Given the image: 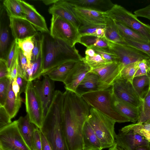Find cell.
<instances>
[{
	"mask_svg": "<svg viewBox=\"0 0 150 150\" xmlns=\"http://www.w3.org/2000/svg\"><path fill=\"white\" fill-rule=\"evenodd\" d=\"M64 94L62 128L68 149L82 150V128L90 106L74 92L66 90Z\"/></svg>",
	"mask_w": 150,
	"mask_h": 150,
	"instance_id": "cell-1",
	"label": "cell"
},
{
	"mask_svg": "<svg viewBox=\"0 0 150 150\" xmlns=\"http://www.w3.org/2000/svg\"><path fill=\"white\" fill-rule=\"evenodd\" d=\"M64 93L55 91L52 102L40 129L45 135L52 150H69L62 128Z\"/></svg>",
	"mask_w": 150,
	"mask_h": 150,
	"instance_id": "cell-2",
	"label": "cell"
},
{
	"mask_svg": "<svg viewBox=\"0 0 150 150\" xmlns=\"http://www.w3.org/2000/svg\"><path fill=\"white\" fill-rule=\"evenodd\" d=\"M43 52V76L66 62L82 61V57L75 46L71 47L65 42L54 39L50 36H44Z\"/></svg>",
	"mask_w": 150,
	"mask_h": 150,
	"instance_id": "cell-3",
	"label": "cell"
},
{
	"mask_svg": "<svg viewBox=\"0 0 150 150\" xmlns=\"http://www.w3.org/2000/svg\"><path fill=\"white\" fill-rule=\"evenodd\" d=\"M113 92L112 86L105 89L87 93L81 97L90 106L111 118L116 122H129L120 113L113 103Z\"/></svg>",
	"mask_w": 150,
	"mask_h": 150,
	"instance_id": "cell-4",
	"label": "cell"
},
{
	"mask_svg": "<svg viewBox=\"0 0 150 150\" xmlns=\"http://www.w3.org/2000/svg\"><path fill=\"white\" fill-rule=\"evenodd\" d=\"M87 120L99 139L103 149L109 148L115 143L114 120L93 107L90 108Z\"/></svg>",
	"mask_w": 150,
	"mask_h": 150,
	"instance_id": "cell-5",
	"label": "cell"
},
{
	"mask_svg": "<svg viewBox=\"0 0 150 150\" xmlns=\"http://www.w3.org/2000/svg\"><path fill=\"white\" fill-rule=\"evenodd\" d=\"M105 15L140 33L150 42V25L142 22L135 14L123 7L114 4L112 8L105 13Z\"/></svg>",
	"mask_w": 150,
	"mask_h": 150,
	"instance_id": "cell-6",
	"label": "cell"
},
{
	"mask_svg": "<svg viewBox=\"0 0 150 150\" xmlns=\"http://www.w3.org/2000/svg\"><path fill=\"white\" fill-rule=\"evenodd\" d=\"M50 36L55 39L62 40L71 47L78 43V30L73 25L60 17L52 15L50 31Z\"/></svg>",
	"mask_w": 150,
	"mask_h": 150,
	"instance_id": "cell-7",
	"label": "cell"
},
{
	"mask_svg": "<svg viewBox=\"0 0 150 150\" xmlns=\"http://www.w3.org/2000/svg\"><path fill=\"white\" fill-rule=\"evenodd\" d=\"M25 93L26 110L30 120L35 126L40 129L45 116L43 108L32 81H28Z\"/></svg>",
	"mask_w": 150,
	"mask_h": 150,
	"instance_id": "cell-8",
	"label": "cell"
},
{
	"mask_svg": "<svg viewBox=\"0 0 150 150\" xmlns=\"http://www.w3.org/2000/svg\"><path fill=\"white\" fill-rule=\"evenodd\" d=\"M0 147L9 150H30L20 132L17 120L0 129Z\"/></svg>",
	"mask_w": 150,
	"mask_h": 150,
	"instance_id": "cell-9",
	"label": "cell"
},
{
	"mask_svg": "<svg viewBox=\"0 0 150 150\" xmlns=\"http://www.w3.org/2000/svg\"><path fill=\"white\" fill-rule=\"evenodd\" d=\"M112 87L113 93L117 98L132 106L139 108L142 99L135 91L132 82L120 76L115 81Z\"/></svg>",
	"mask_w": 150,
	"mask_h": 150,
	"instance_id": "cell-10",
	"label": "cell"
},
{
	"mask_svg": "<svg viewBox=\"0 0 150 150\" xmlns=\"http://www.w3.org/2000/svg\"><path fill=\"white\" fill-rule=\"evenodd\" d=\"M108 43L109 49L119 58V64L121 70L124 66L128 64L149 58L148 55L144 52L129 45H121L109 41Z\"/></svg>",
	"mask_w": 150,
	"mask_h": 150,
	"instance_id": "cell-11",
	"label": "cell"
},
{
	"mask_svg": "<svg viewBox=\"0 0 150 150\" xmlns=\"http://www.w3.org/2000/svg\"><path fill=\"white\" fill-rule=\"evenodd\" d=\"M43 76L42 80L37 79L32 82L42 102L45 116L52 102L55 91L54 81L47 75Z\"/></svg>",
	"mask_w": 150,
	"mask_h": 150,
	"instance_id": "cell-12",
	"label": "cell"
},
{
	"mask_svg": "<svg viewBox=\"0 0 150 150\" xmlns=\"http://www.w3.org/2000/svg\"><path fill=\"white\" fill-rule=\"evenodd\" d=\"M115 142L118 146L126 150H133L138 147L149 144L144 137L132 131L122 128L116 134Z\"/></svg>",
	"mask_w": 150,
	"mask_h": 150,
	"instance_id": "cell-13",
	"label": "cell"
},
{
	"mask_svg": "<svg viewBox=\"0 0 150 150\" xmlns=\"http://www.w3.org/2000/svg\"><path fill=\"white\" fill-rule=\"evenodd\" d=\"M121 69L119 64L112 63L95 69H91L98 76L101 90L112 86L120 76Z\"/></svg>",
	"mask_w": 150,
	"mask_h": 150,
	"instance_id": "cell-14",
	"label": "cell"
},
{
	"mask_svg": "<svg viewBox=\"0 0 150 150\" xmlns=\"http://www.w3.org/2000/svg\"><path fill=\"white\" fill-rule=\"evenodd\" d=\"M10 27L15 40L24 39L38 34L37 30L25 19L9 17Z\"/></svg>",
	"mask_w": 150,
	"mask_h": 150,
	"instance_id": "cell-15",
	"label": "cell"
},
{
	"mask_svg": "<svg viewBox=\"0 0 150 150\" xmlns=\"http://www.w3.org/2000/svg\"><path fill=\"white\" fill-rule=\"evenodd\" d=\"M48 12L52 15H56L69 22L78 30L81 26L72 5L66 0H57L50 7Z\"/></svg>",
	"mask_w": 150,
	"mask_h": 150,
	"instance_id": "cell-16",
	"label": "cell"
},
{
	"mask_svg": "<svg viewBox=\"0 0 150 150\" xmlns=\"http://www.w3.org/2000/svg\"><path fill=\"white\" fill-rule=\"evenodd\" d=\"M72 6L81 23L80 26L92 24H105V13Z\"/></svg>",
	"mask_w": 150,
	"mask_h": 150,
	"instance_id": "cell-17",
	"label": "cell"
},
{
	"mask_svg": "<svg viewBox=\"0 0 150 150\" xmlns=\"http://www.w3.org/2000/svg\"><path fill=\"white\" fill-rule=\"evenodd\" d=\"M91 69L87 64L81 61L71 71L64 83L66 90L75 93L78 86Z\"/></svg>",
	"mask_w": 150,
	"mask_h": 150,
	"instance_id": "cell-18",
	"label": "cell"
},
{
	"mask_svg": "<svg viewBox=\"0 0 150 150\" xmlns=\"http://www.w3.org/2000/svg\"><path fill=\"white\" fill-rule=\"evenodd\" d=\"M19 1L23 9L25 19L31 23L38 31L42 33H49L50 31L45 18L34 6L23 1Z\"/></svg>",
	"mask_w": 150,
	"mask_h": 150,
	"instance_id": "cell-19",
	"label": "cell"
},
{
	"mask_svg": "<svg viewBox=\"0 0 150 150\" xmlns=\"http://www.w3.org/2000/svg\"><path fill=\"white\" fill-rule=\"evenodd\" d=\"M72 6L106 13L114 4L110 0H66Z\"/></svg>",
	"mask_w": 150,
	"mask_h": 150,
	"instance_id": "cell-20",
	"label": "cell"
},
{
	"mask_svg": "<svg viewBox=\"0 0 150 150\" xmlns=\"http://www.w3.org/2000/svg\"><path fill=\"white\" fill-rule=\"evenodd\" d=\"M82 150H102L101 143L87 120L82 128Z\"/></svg>",
	"mask_w": 150,
	"mask_h": 150,
	"instance_id": "cell-21",
	"label": "cell"
},
{
	"mask_svg": "<svg viewBox=\"0 0 150 150\" xmlns=\"http://www.w3.org/2000/svg\"><path fill=\"white\" fill-rule=\"evenodd\" d=\"M81 61L70 60L50 70L44 75H47L54 81L64 83L71 71Z\"/></svg>",
	"mask_w": 150,
	"mask_h": 150,
	"instance_id": "cell-22",
	"label": "cell"
},
{
	"mask_svg": "<svg viewBox=\"0 0 150 150\" xmlns=\"http://www.w3.org/2000/svg\"><path fill=\"white\" fill-rule=\"evenodd\" d=\"M100 90L101 89L98 76L90 71L78 86L75 93L81 96L83 94Z\"/></svg>",
	"mask_w": 150,
	"mask_h": 150,
	"instance_id": "cell-23",
	"label": "cell"
},
{
	"mask_svg": "<svg viewBox=\"0 0 150 150\" xmlns=\"http://www.w3.org/2000/svg\"><path fill=\"white\" fill-rule=\"evenodd\" d=\"M113 104L116 109L122 115L128 119L129 122H137L139 117V108L131 105L117 98L113 94Z\"/></svg>",
	"mask_w": 150,
	"mask_h": 150,
	"instance_id": "cell-24",
	"label": "cell"
},
{
	"mask_svg": "<svg viewBox=\"0 0 150 150\" xmlns=\"http://www.w3.org/2000/svg\"><path fill=\"white\" fill-rule=\"evenodd\" d=\"M17 120L20 132L24 141L30 150H34L33 138L35 125L30 122L27 114L21 116Z\"/></svg>",
	"mask_w": 150,
	"mask_h": 150,
	"instance_id": "cell-25",
	"label": "cell"
},
{
	"mask_svg": "<svg viewBox=\"0 0 150 150\" xmlns=\"http://www.w3.org/2000/svg\"><path fill=\"white\" fill-rule=\"evenodd\" d=\"M3 9L1 10L0 23V59L6 60L8 52L10 38L7 25L5 24Z\"/></svg>",
	"mask_w": 150,
	"mask_h": 150,
	"instance_id": "cell-26",
	"label": "cell"
},
{
	"mask_svg": "<svg viewBox=\"0 0 150 150\" xmlns=\"http://www.w3.org/2000/svg\"><path fill=\"white\" fill-rule=\"evenodd\" d=\"M105 38L116 44L128 45L120 35L115 21L109 17H106L105 19Z\"/></svg>",
	"mask_w": 150,
	"mask_h": 150,
	"instance_id": "cell-27",
	"label": "cell"
},
{
	"mask_svg": "<svg viewBox=\"0 0 150 150\" xmlns=\"http://www.w3.org/2000/svg\"><path fill=\"white\" fill-rule=\"evenodd\" d=\"M11 81L10 84L9 91L4 107L11 119L14 117L21 107L23 99L20 96L16 97L13 91Z\"/></svg>",
	"mask_w": 150,
	"mask_h": 150,
	"instance_id": "cell-28",
	"label": "cell"
},
{
	"mask_svg": "<svg viewBox=\"0 0 150 150\" xmlns=\"http://www.w3.org/2000/svg\"><path fill=\"white\" fill-rule=\"evenodd\" d=\"M114 21L120 35L124 40H129L140 43L149 42L147 38L140 33L119 22Z\"/></svg>",
	"mask_w": 150,
	"mask_h": 150,
	"instance_id": "cell-29",
	"label": "cell"
},
{
	"mask_svg": "<svg viewBox=\"0 0 150 150\" xmlns=\"http://www.w3.org/2000/svg\"><path fill=\"white\" fill-rule=\"evenodd\" d=\"M3 4L9 17L25 19L24 11L19 0H5Z\"/></svg>",
	"mask_w": 150,
	"mask_h": 150,
	"instance_id": "cell-30",
	"label": "cell"
},
{
	"mask_svg": "<svg viewBox=\"0 0 150 150\" xmlns=\"http://www.w3.org/2000/svg\"><path fill=\"white\" fill-rule=\"evenodd\" d=\"M108 41L104 38L92 35H84L79 37L78 43L87 48H108Z\"/></svg>",
	"mask_w": 150,
	"mask_h": 150,
	"instance_id": "cell-31",
	"label": "cell"
},
{
	"mask_svg": "<svg viewBox=\"0 0 150 150\" xmlns=\"http://www.w3.org/2000/svg\"><path fill=\"white\" fill-rule=\"evenodd\" d=\"M132 83L135 91L141 99L148 93L150 88V80L149 75L134 77Z\"/></svg>",
	"mask_w": 150,
	"mask_h": 150,
	"instance_id": "cell-32",
	"label": "cell"
},
{
	"mask_svg": "<svg viewBox=\"0 0 150 150\" xmlns=\"http://www.w3.org/2000/svg\"><path fill=\"white\" fill-rule=\"evenodd\" d=\"M139 110V117L137 123L150 124V88L146 95L142 99Z\"/></svg>",
	"mask_w": 150,
	"mask_h": 150,
	"instance_id": "cell-33",
	"label": "cell"
},
{
	"mask_svg": "<svg viewBox=\"0 0 150 150\" xmlns=\"http://www.w3.org/2000/svg\"><path fill=\"white\" fill-rule=\"evenodd\" d=\"M44 36L43 35L40 52L37 59L32 63V74L31 81L38 79L42 76L43 58V46Z\"/></svg>",
	"mask_w": 150,
	"mask_h": 150,
	"instance_id": "cell-34",
	"label": "cell"
},
{
	"mask_svg": "<svg viewBox=\"0 0 150 150\" xmlns=\"http://www.w3.org/2000/svg\"><path fill=\"white\" fill-rule=\"evenodd\" d=\"M125 130H131L144 137L150 142V124H132L122 128Z\"/></svg>",
	"mask_w": 150,
	"mask_h": 150,
	"instance_id": "cell-35",
	"label": "cell"
},
{
	"mask_svg": "<svg viewBox=\"0 0 150 150\" xmlns=\"http://www.w3.org/2000/svg\"><path fill=\"white\" fill-rule=\"evenodd\" d=\"M33 37L22 40H15L19 48L22 50L24 55L26 58L28 64L31 63L32 52L34 47Z\"/></svg>",
	"mask_w": 150,
	"mask_h": 150,
	"instance_id": "cell-36",
	"label": "cell"
},
{
	"mask_svg": "<svg viewBox=\"0 0 150 150\" xmlns=\"http://www.w3.org/2000/svg\"><path fill=\"white\" fill-rule=\"evenodd\" d=\"M82 61L87 64L91 69L98 68L111 63L105 61L100 55L96 53L95 55L92 57L85 56L84 57H82Z\"/></svg>",
	"mask_w": 150,
	"mask_h": 150,
	"instance_id": "cell-37",
	"label": "cell"
},
{
	"mask_svg": "<svg viewBox=\"0 0 150 150\" xmlns=\"http://www.w3.org/2000/svg\"><path fill=\"white\" fill-rule=\"evenodd\" d=\"M19 49V48L17 42L14 40L11 43L6 59L9 72L18 58Z\"/></svg>",
	"mask_w": 150,
	"mask_h": 150,
	"instance_id": "cell-38",
	"label": "cell"
},
{
	"mask_svg": "<svg viewBox=\"0 0 150 150\" xmlns=\"http://www.w3.org/2000/svg\"><path fill=\"white\" fill-rule=\"evenodd\" d=\"M139 62L130 63L124 66L120 71V77L132 82L138 69Z\"/></svg>",
	"mask_w": 150,
	"mask_h": 150,
	"instance_id": "cell-39",
	"label": "cell"
},
{
	"mask_svg": "<svg viewBox=\"0 0 150 150\" xmlns=\"http://www.w3.org/2000/svg\"><path fill=\"white\" fill-rule=\"evenodd\" d=\"M93 48L96 52L100 55L105 61L109 63L114 62L119 63L118 57L108 48Z\"/></svg>",
	"mask_w": 150,
	"mask_h": 150,
	"instance_id": "cell-40",
	"label": "cell"
},
{
	"mask_svg": "<svg viewBox=\"0 0 150 150\" xmlns=\"http://www.w3.org/2000/svg\"><path fill=\"white\" fill-rule=\"evenodd\" d=\"M11 81L8 77L0 79V106L4 105Z\"/></svg>",
	"mask_w": 150,
	"mask_h": 150,
	"instance_id": "cell-41",
	"label": "cell"
},
{
	"mask_svg": "<svg viewBox=\"0 0 150 150\" xmlns=\"http://www.w3.org/2000/svg\"><path fill=\"white\" fill-rule=\"evenodd\" d=\"M105 25L92 24L80 26L78 29L79 36L84 35H92L96 36L98 28Z\"/></svg>",
	"mask_w": 150,
	"mask_h": 150,
	"instance_id": "cell-42",
	"label": "cell"
},
{
	"mask_svg": "<svg viewBox=\"0 0 150 150\" xmlns=\"http://www.w3.org/2000/svg\"><path fill=\"white\" fill-rule=\"evenodd\" d=\"M150 72V59H145L139 61L138 69L134 77L148 75Z\"/></svg>",
	"mask_w": 150,
	"mask_h": 150,
	"instance_id": "cell-43",
	"label": "cell"
},
{
	"mask_svg": "<svg viewBox=\"0 0 150 150\" xmlns=\"http://www.w3.org/2000/svg\"><path fill=\"white\" fill-rule=\"evenodd\" d=\"M38 35L33 37L34 47L32 52L31 62H34L37 59L40 52L43 35H42L40 37L37 38Z\"/></svg>",
	"mask_w": 150,
	"mask_h": 150,
	"instance_id": "cell-44",
	"label": "cell"
},
{
	"mask_svg": "<svg viewBox=\"0 0 150 150\" xmlns=\"http://www.w3.org/2000/svg\"><path fill=\"white\" fill-rule=\"evenodd\" d=\"M128 45L137 48L146 54L150 58V42L140 43L132 40H124Z\"/></svg>",
	"mask_w": 150,
	"mask_h": 150,
	"instance_id": "cell-45",
	"label": "cell"
},
{
	"mask_svg": "<svg viewBox=\"0 0 150 150\" xmlns=\"http://www.w3.org/2000/svg\"><path fill=\"white\" fill-rule=\"evenodd\" d=\"M10 115L3 106H0V129L12 122Z\"/></svg>",
	"mask_w": 150,
	"mask_h": 150,
	"instance_id": "cell-46",
	"label": "cell"
},
{
	"mask_svg": "<svg viewBox=\"0 0 150 150\" xmlns=\"http://www.w3.org/2000/svg\"><path fill=\"white\" fill-rule=\"evenodd\" d=\"M18 65L21 72L25 79V71L28 65L27 59L24 55L22 50L19 48L18 58Z\"/></svg>",
	"mask_w": 150,
	"mask_h": 150,
	"instance_id": "cell-47",
	"label": "cell"
},
{
	"mask_svg": "<svg viewBox=\"0 0 150 150\" xmlns=\"http://www.w3.org/2000/svg\"><path fill=\"white\" fill-rule=\"evenodd\" d=\"M134 13L137 17L144 18L150 21V4L136 10Z\"/></svg>",
	"mask_w": 150,
	"mask_h": 150,
	"instance_id": "cell-48",
	"label": "cell"
},
{
	"mask_svg": "<svg viewBox=\"0 0 150 150\" xmlns=\"http://www.w3.org/2000/svg\"><path fill=\"white\" fill-rule=\"evenodd\" d=\"M9 73L6 60L0 59V79L8 78Z\"/></svg>",
	"mask_w": 150,
	"mask_h": 150,
	"instance_id": "cell-49",
	"label": "cell"
},
{
	"mask_svg": "<svg viewBox=\"0 0 150 150\" xmlns=\"http://www.w3.org/2000/svg\"><path fill=\"white\" fill-rule=\"evenodd\" d=\"M16 79L20 88V94L23 92L25 93L28 81L18 74Z\"/></svg>",
	"mask_w": 150,
	"mask_h": 150,
	"instance_id": "cell-50",
	"label": "cell"
},
{
	"mask_svg": "<svg viewBox=\"0 0 150 150\" xmlns=\"http://www.w3.org/2000/svg\"><path fill=\"white\" fill-rule=\"evenodd\" d=\"M41 141L42 150H52L44 134L40 129Z\"/></svg>",
	"mask_w": 150,
	"mask_h": 150,
	"instance_id": "cell-51",
	"label": "cell"
},
{
	"mask_svg": "<svg viewBox=\"0 0 150 150\" xmlns=\"http://www.w3.org/2000/svg\"><path fill=\"white\" fill-rule=\"evenodd\" d=\"M18 58L13 66L9 72L8 78L12 81L16 78L17 75Z\"/></svg>",
	"mask_w": 150,
	"mask_h": 150,
	"instance_id": "cell-52",
	"label": "cell"
},
{
	"mask_svg": "<svg viewBox=\"0 0 150 150\" xmlns=\"http://www.w3.org/2000/svg\"><path fill=\"white\" fill-rule=\"evenodd\" d=\"M12 88L16 96V97L20 96V88L17 82L16 78L12 82Z\"/></svg>",
	"mask_w": 150,
	"mask_h": 150,
	"instance_id": "cell-53",
	"label": "cell"
},
{
	"mask_svg": "<svg viewBox=\"0 0 150 150\" xmlns=\"http://www.w3.org/2000/svg\"><path fill=\"white\" fill-rule=\"evenodd\" d=\"M96 53L95 50L92 48H87L85 51L86 56L89 57H92L95 55Z\"/></svg>",
	"mask_w": 150,
	"mask_h": 150,
	"instance_id": "cell-54",
	"label": "cell"
},
{
	"mask_svg": "<svg viewBox=\"0 0 150 150\" xmlns=\"http://www.w3.org/2000/svg\"><path fill=\"white\" fill-rule=\"evenodd\" d=\"M133 150H150V146L149 144L142 146L138 147Z\"/></svg>",
	"mask_w": 150,
	"mask_h": 150,
	"instance_id": "cell-55",
	"label": "cell"
},
{
	"mask_svg": "<svg viewBox=\"0 0 150 150\" xmlns=\"http://www.w3.org/2000/svg\"><path fill=\"white\" fill-rule=\"evenodd\" d=\"M57 0H43L42 1L43 3L46 5H49L51 4H55Z\"/></svg>",
	"mask_w": 150,
	"mask_h": 150,
	"instance_id": "cell-56",
	"label": "cell"
},
{
	"mask_svg": "<svg viewBox=\"0 0 150 150\" xmlns=\"http://www.w3.org/2000/svg\"><path fill=\"white\" fill-rule=\"evenodd\" d=\"M108 150H121V149L115 143L112 146L109 148Z\"/></svg>",
	"mask_w": 150,
	"mask_h": 150,
	"instance_id": "cell-57",
	"label": "cell"
},
{
	"mask_svg": "<svg viewBox=\"0 0 150 150\" xmlns=\"http://www.w3.org/2000/svg\"><path fill=\"white\" fill-rule=\"evenodd\" d=\"M0 150H9L7 149H4L0 147Z\"/></svg>",
	"mask_w": 150,
	"mask_h": 150,
	"instance_id": "cell-58",
	"label": "cell"
},
{
	"mask_svg": "<svg viewBox=\"0 0 150 150\" xmlns=\"http://www.w3.org/2000/svg\"><path fill=\"white\" fill-rule=\"evenodd\" d=\"M120 147V149H121V150H126L125 149H123V148H121V147Z\"/></svg>",
	"mask_w": 150,
	"mask_h": 150,
	"instance_id": "cell-59",
	"label": "cell"
},
{
	"mask_svg": "<svg viewBox=\"0 0 150 150\" xmlns=\"http://www.w3.org/2000/svg\"><path fill=\"white\" fill-rule=\"evenodd\" d=\"M148 75H149V77L150 80V72L148 74Z\"/></svg>",
	"mask_w": 150,
	"mask_h": 150,
	"instance_id": "cell-60",
	"label": "cell"
},
{
	"mask_svg": "<svg viewBox=\"0 0 150 150\" xmlns=\"http://www.w3.org/2000/svg\"><path fill=\"white\" fill-rule=\"evenodd\" d=\"M96 150V149H92V150Z\"/></svg>",
	"mask_w": 150,
	"mask_h": 150,
	"instance_id": "cell-61",
	"label": "cell"
},
{
	"mask_svg": "<svg viewBox=\"0 0 150 150\" xmlns=\"http://www.w3.org/2000/svg\"><path fill=\"white\" fill-rule=\"evenodd\" d=\"M149 146H150V142H149Z\"/></svg>",
	"mask_w": 150,
	"mask_h": 150,
	"instance_id": "cell-62",
	"label": "cell"
}]
</instances>
